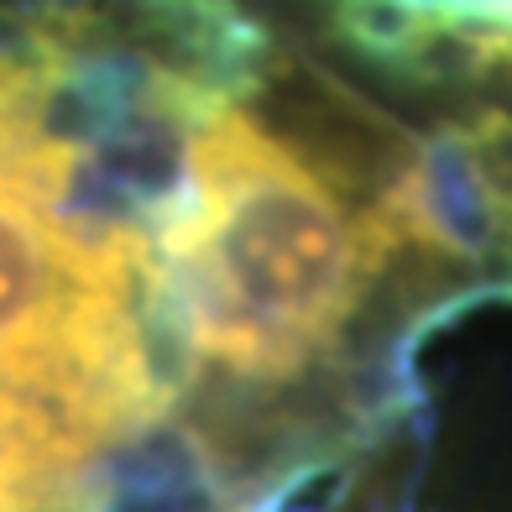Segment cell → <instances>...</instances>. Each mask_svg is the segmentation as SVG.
Listing matches in <instances>:
<instances>
[{"mask_svg":"<svg viewBox=\"0 0 512 512\" xmlns=\"http://www.w3.org/2000/svg\"><path fill=\"white\" fill-rule=\"evenodd\" d=\"M183 330L241 377H288L340 330L366 241L340 199L241 115H209L194 152V209L168 241Z\"/></svg>","mask_w":512,"mask_h":512,"instance_id":"cell-1","label":"cell"},{"mask_svg":"<svg viewBox=\"0 0 512 512\" xmlns=\"http://www.w3.org/2000/svg\"><path fill=\"white\" fill-rule=\"evenodd\" d=\"M0 371H79L147 413L152 371L121 288L68 262L37 209L0 183Z\"/></svg>","mask_w":512,"mask_h":512,"instance_id":"cell-2","label":"cell"}]
</instances>
